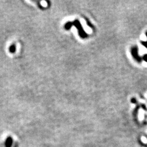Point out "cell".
<instances>
[{
	"label": "cell",
	"instance_id": "cell-3",
	"mask_svg": "<svg viewBox=\"0 0 147 147\" xmlns=\"http://www.w3.org/2000/svg\"><path fill=\"white\" fill-rule=\"evenodd\" d=\"M14 51H15V47H14V46H11V51L13 52H14Z\"/></svg>",
	"mask_w": 147,
	"mask_h": 147
},
{
	"label": "cell",
	"instance_id": "cell-2",
	"mask_svg": "<svg viewBox=\"0 0 147 147\" xmlns=\"http://www.w3.org/2000/svg\"><path fill=\"white\" fill-rule=\"evenodd\" d=\"M146 35H147V32H146ZM141 43H142V45H144V46H145L146 47H147V42H142Z\"/></svg>",
	"mask_w": 147,
	"mask_h": 147
},
{
	"label": "cell",
	"instance_id": "cell-4",
	"mask_svg": "<svg viewBox=\"0 0 147 147\" xmlns=\"http://www.w3.org/2000/svg\"><path fill=\"white\" fill-rule=\"evenodd\" d=\"M143 59L144 61H146L147 62V55H145L143 57Z\"/></svg>",
	"mask_w": 147,
	"mask_h": 147
},
{
	"label": "cell",
	"instance_id": "cell-1",
	"mask_svg": "<svg viewBox=\"0 0 147 147\" xmlns=\"http://www.w3.org/2000/svg\"><path fill=\"white\" fill-rule=\"evenodd\" d=\"M131 54L132 56L134 58L135 60H136L137 62L139 63H141L142 61V58L139 56L138 52V48L137 46H134L132 47L131 50Z\"/></svg>",
	"mask_w": 147,
	"mask_h": 147
},
{
	"label": "cell",
	"instance_id": "cell-5",
	"mask_svg": "<svg viewBox=\"0 0 147 147\" xmlns=\"http://www.w3.org/2000/svg\"><path fill=\"white\" fill-rule=\"evenodd\" d=\"M131 102H132V103H136V99H135V98L132 99Z\"/></svg>",
	"mask_w": 147,
	"mask_h": 147
}]
</instances>
